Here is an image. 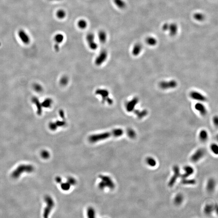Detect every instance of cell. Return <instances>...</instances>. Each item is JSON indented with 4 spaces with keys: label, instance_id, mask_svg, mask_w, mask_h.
<instances>
[{
    "label": "cell",
    "instance_id": "obj_7",
    "mask_svg": "<svg viewBox=\"0 0 218 218\" xmlns=\"http://www.w3.org/2000/svg\"><path fill=\"white\" fill-rule=\"evenodd\" d=\"M178 83L175 80H172L169 81H163L159 83L160 88L164 90L172 89L177 86Z\"/></svg>",
    "mask_w": 218,
    "mask_h": 218
},
{
    "label": "cell",
    "instance_id": "obj_41",
    "mask_svg": "<svg viewBox=\"0 0 218 218\" xmlns=\"http://www.w3.org/2000/svg\"><path fill=\"white\" fill-rule=\"evenodd\" d=\"M213 122H214V125H215L216 126H217V127L218 126V118L217 116H214V118H213Z\"/></svg>",
    "mask_w": 218,
    "mask_h": 218
},
{
    "label": "cell",
    "instance_id": "obj_13",
    "mask_svg": "<svg viewBox=\"0 0 218 218\" xmlns=\"http://www.w3.org/2000/svg\"><path fill=\"white\" fill-rule=\"evenodd\" d=\"M190 96L193 99L200 102H204L207 100V98L206 96L196 91H193L191 92Z\"/></svg>",
    "mask_w": 218,
    "mask_h": 218
},
{
    "label": "cell",
    "instance_id": "obj_20",
    "mask_svg": "<svg viewBox=\"0 0 218 218\" xmlns=\"http://www.w3.org/2000/svg\"><path fill=\"white\" fill-rule=\"evenodd\" d=\"M199 137L201 141L205 142L207 140L208 138V133L205 130H202L199 132Z\"/></svg>",
    "mask_w": 218,
    "mask_h": 218
},
{
    "label": "cell",
    "instance_id": "obj_9",
    "mask_svg": "<svg viewBox=\"0 0 218 218\" xmlns=\"http://www.w3.org/2000/svg\"><path fill=\"white\" fill-rule=\"evenodd\" d=\"M206 153V151L203 148H199L191 156V160L193 162H197L203 158Z\"/></svg>",
    "mask_w": 218,
    "mask_h": 218
},
{
    "label": "cell",
    "instance_id": "obj_6",
    "mask_svg": "<svg viewBox=\"0 0 218 218\" xmlns=\"http://www.w3.org/2000/svg\"><path fill=\"white\" fill-rule=\"evenodd\" d=\"M95 93L96 94L99 95L102 99V102H106L107 103L111 105L113 103V100L109 97V93L106 89H99L96 90Z\"/></svg>",
    "mask_w": 218,
    "mask_h": 218
},
{
    "label": "cell",
    "instance_id": "obj_38",
    "mask_svg": "<svg viewBox=\"0 0 218 218\" xmlns=\"http://www.w3.org/2000/svg\"><path fill=\"white\" fill-rule=\"evenodd\" d=\"M68 82V79L67 77H63L61 79L60 83L62 85H65L67 84Z\"/></svg>",
    "mask_w": 218,
    "mask_h": 218
},
{
    "label": "cell",
    "instance_id": "obj_43",
    "mask_svg": "<svg viewBox=\"0 0 218 218\" xmlns=\"http://www.w3.org/2000/svg\"><path fill=\"white\" fill-rule=\"evenodd\" d=\"M35 89L37 91H41V87H40V86L39 85H36V86H35Z\"/></svg>",
    "mask_w": 218,
    "mask_h": 218
},
{
    "label": "cell",
    "instance_id": "obj_28",
    "mask_svg": "<svg viewBox=\"0 0 218 218\" xmlns=\"http://www.w3.org/2000/svg\"><path fill=\"white\" fill-rule=\"evenodd\" d=\"M77 25L79 28L81 29H85L87 28L88 25V23L87 22L86 20H84V19H81L79 20L77 23Z\"/></svg>",
    "mask_w": 218,
    "mask_h": 218
},
{
    "label": "cell",
    "instance_id": "obj_34",
    "mask_svg": "<svg viewBox=\"0 0 218 218\" xmlns=\"http://www.w3.org/2000/svg\"><path fill=\"white\" fill-rule=\"evenodd\" d=\"M210 150L213 154L217 155L218 153V146L215 144H212L210 146Z\"/></svg>",
    "mask_w": 218,
    "mask_h": 218
},
{
    "label": "cell",
    "instance_id": "obj_32",
    "mask_svg": "<svg viewBox=\"0 0 218 218\" xmlns=\"http://www.w3.org/2000/svg\"><path fill=\"white\" fill-rule=\"evenodd\" d=\"M193 17L194 19L198 21H202L204 19V15L202 13H195Z\"/></svg>",
    "mask_w": 218,
    "mask_h": 218
},
{
    "label": "cell",
    "instance_id": "obj_37",
    "mask_svg": "<svg viewBox=\"0 0 218 218\" xmlns=\"http://www.w3.org/2000/svg\"><path fill=\"white\" fill-rule=\"evenodd\" d=\"M50 154L48 151L47 150H43L41 153V156L44 159H47L49 158L50 157Z\"/></svg>",
    "mask_w": 218,
    "mask_h": 218
},
{
    "label": "cell",
    "instance_id": "obj_25",
    "mask_svg": "<svg viewBox=\"0 0 218 218\" xmlns=\"http://www.w3.org/2000/svg\"><path fill=\"white\" fill-rule=\"evenodd\" d=\"M215 209V206L211 204H207L204 208V212L207 215L211 214Z\"/></svg>",
    "mask_w": 218,
    "mask_h": 218
},
{
    "label": "cell",
    "instance_id": "obj_26",
    "mask_svg": "<svg viewBox=\"0 0 218 218\" xmlns=\"http://www.w3.org/2000/svg\"><path fill=\"white\" fill-rule=\"evenodd\" d=\"M64 36L62 34L58 33L55 35L54 37V40L56 44L59 45L62 43L64 40Z\"/></svg>",
    "mask_w": 218,
    "mask_h": 218
},
{
    "label": "cell",
    "instance_id": "obj_18",
    "mask_svg": "<svg viewBox=\"0 0 218 218\" xmlns=\"http://www.w3.org/2000/svg\"><path fill=\"white\" fill-rule=\"evenodd\" d=\"M98 36L100 43L104 44L106 42L107 39V35L105 31L101 30L99 31Z\"/></svg>",
    "mask_w": 218,
    "mask_h": 218
},
{
    "label": "cell",
    "instance_id": "obj_22",
    "mask_svg": "<svg viewBox=\"0 0 218 218\" xmlns=\"http://www.w3.org/2000/svg\"><path fill=\"white\" fill-rule=\"evenodd\" d=\"M183 200V196L181 193H178L174 197V202L176 205H180L182 203Z\"/></svg>",
    "mask_w": 218,
    "mask_h": 218
},
{
    "label": "cell",
    "instance_id": "obj_40",
    "mask_svg": "<svg viewBox=\"0 0 218 218\" xmlns=\"http://www.w3.org/2000/svg\"><path fill=\"white\" fill-rule=\"evenodd\" d=\"M168 27H169V24L167 23H166L163 24V25L162 26V30L164 31H167L168 30Z\"/></svg>",
    "mask_w": 218,
    "mask_h": 218
},
{
    "label": "cell",
    "instance_id": "obj_15",
    "mask_svg": "<svg viewBox=\"0 0 218 218\" xmlns=\"http://www.w3.org/2000/svg\"><path fill=\"white\" fill-rule=\"evenodd\" d=\"M195 108L202 116H205L207 113V110L205 105L200 103L196 104L195 105Z\"/></svg>",
    "mask_w": 218,
    "mask_h": 218
},
{
    "label": "cell",
    "instance_id": "obj_33",
    "mask_svg": "<svg viewBox=\"0 0 218 218\" xmlns=\"http://www.w3.org/2000/svg\"><path fill=\"white\" fill-rule=\"evenodd\" d=\"M87 213L88 217L89 218H93L95 217V212L94 209L90 207L88 209Z\"/></svg>",
    "mask_w": 218,
    "mask_h": 218
},
{
    "label": "cell",
    "instance_id": "obj_23",
    "mask_svg": "<svg viewBox=\"0 0 218 218\" xmlns=\"http://www.w3.org/2000/svg\"><path fill=\"white\" fill-rule=\"evenodd\" d=\"M134 113L137 115L138 118L142 119L148 115V112L146 109H144L142 110H136L135 111Z\"/></svg>",
    "mask_w": 218,
    "mask_h": 218
},
{
    "label": "cell",
    "instance_id": "obj_29",
    "mask_svg": "<svg viewBox=\"0 0 218 218\" xmlns=\"http://www.w3.org/2000/svg\"><path fill=\"white\" fill-rule=\"evenodd\" d=\"M181 183L185 185H194L196 183V181L194 179H188V178L182 179Z\"/></svg>",
    "mask_w": 218,
    "mask_h": 218
},
{
    "label": "cell",
    "instance_id": "obj_44",
    "mask_svg": "<svg viewBox=\"0 0 218 218\" xmlns=\"http://www.w3.org/2000/svg\"></svg>",
    "mask_w": 218,
    "mask_h": 218
},
{
    "label": "cell",
    "instance_id": "obj_10",
    "mask_svg": "<svg viewBox=\"0 0 218 218\" xmlns=\"http://www.w3.org/2000/svg\"><path fill=\"white\" fill-rule=\"evenodd\" d=\"M86 40L88 43L89 48L93 50L97 49L98 45L95 41V37L94 34L92 33H89L87 35Z\"/></svg>",
    "mask_w": 218,
    "mask_h": 218
},
{
    "label": "cell",
    "instance_id": "obj_24",
    "mask_svg": "<svg viewBox=\"0 0 218 218\" xmlns=\"http://www.w3.org/2000/svg\"><path fill=\"white\" fill-rule=\"evenodd\" d=\"M115 5L121 10L124 9L126 7V3L124 0H113Z\"/></svg>",
    "mask_w": 218,
    "mask_h": 218
},
{
    "label": "cell",
    "instance_id": "obj_17",
    "mask_svg": "<svg viewBox=\"0 0 218 218\" xmlns=\"http://www.w3.org/2000/svg\"><path fill=\"white\" fill-rule=\"evenodd\" d=\"M142 46L141 44L139 43H137L134 45L133 46V49H132V54L133 55L135 56H138L141 53L142 49Z\"/></svg>",
    "mask_w": 218,
    "mask_h": 218
},
{
    "label": "cell",
    "instance_id": "obj_31",
    "mask_svg": "<svg viewBox=\"0 0 218 218\" xmlns=\"http://www.w3.org/2000/svg\"><path fill=\"white\" fill-rule=\"evenodd\" d=\"M127 134L128 137L132 139L135 138L137 136V134L136 132L132 129H129L127 130Z\"/></svg>",
    "mask_w": 218,
    "mask_h": 218
},
{
    "label": "cell",
    "instance_id": "obj_1",
    "mask_svg": "<svg viewBox=\"0 0 218 218\" xmlns=\"http://www.w3.org/2000/svg\"><path fill=\"white\" fill-rule=\"evenodd\" d=\"M124 131L121 129H114L110 131L106 132L103 133L93 134L89 136V141L92 143L97 142L98 141L106 139L112 137H119L122 136Z\"/></svg>",
    "mask_w": 218,
    "mask_h": 218
},
{
    "label": "cell",
    "instance_id": "obj_11",
    "mask_svg": "<svg viewBox=\"0 0 218 218\" xmlns=\"http://www.w3.org/2000/svg\"><path fill=\"white\" fill-rule=\"evenodd\" d=\"M108 55L107 51L105 50H103L95 59V64L97 65H101L106 60Z\"/></svg>",
    "mask_w": 218,
    "mask_h": 218
},
{
    "label": "cell",
    "instance_id": "obj_30",
    "mask_svg": "<svg viewBox=\"0 0 218 218\" xmlns=\"http://www.w3.org/2000/svg\"><path fill=\"white\" fill-rule=\"evenodd\" d=\"M147 43L148 45L153 46L156 45L157 43V40L156 39L153 37H149L146 39V40Z\"/></svg>",
    "mask_w": 218,
    "mask_h": 218
},
{
    "label": "cell",
    "instance_id": "obj_14",
    "mask_svg": "<svg viewBox=\"0 0 218 218\" xmlns=\"http://www.w3.org/2000/svg\"><path fill=\"white\" fill-rule=\"evenodd\" d=\"M184 173L181 175L180 177L181 178H188L190 176L194 173V169L192 166H186L184 168Z\"/></svg>",
    "mask_w": 218,
    "mask_h": 218
},
{
    "label": "cell",
    "instance_id": "obj_8",
    "mask_svg": "<svg viewBox=\"0 0 218 218\" xmlns=\"http://www.w3.org/2000/svg\"><path fill=\"white\" fill-rule=\"evenodd\" d=\"M17 35L19 39L23 44L27 45L30 43V36L24 30L21 29L19 30Z\"/></svg>",
    "mask_w": 218,
    "mask_h": 218
},
{
    "label": "cell",
    "instance_id": "obj_4",
    "mask_svg": "<svg viewBox=\"0 0 218 218\" xmlns=\"http://www.w3.org/2000/svg\"><path fill=\"white\" fill-rule=\"evenodd\" d=\"M45 200L47 203V206L44 210L43 217L45 218H47L54 206V202L53 198L49 196H46L45 198Z\"/></svg>",
    "mask_w": 218,
    "mask_h": 218
},
{
    "label": "cell",
    "instance_id": "obj_39",
    "mask_svg": "<svg viewBox=\"0 0 218 218\" xmlns=\"http://www.w3.org/2000/svg\"><path fill=\"white\" fill-rule=\"evenodd\" d=\"M68 182L71 185H74L76 184V180L74 178L72 177H69L68 178Z\"/></svg>",
    "mask_w": 218,
    "mask_h": 218
},
{
    "label": "cell",
    "instance_id": "obj_35",
    "mask_svg": "<svg viewBox=\"0 0 218 218\" xmlns=\"http://www.w3.org/2000/svg\"><path fill=\"white\" fill-rule=\"evenodd\" d=\"M71 185L67 182L65 183H62L61 184V188L64 191H68L70 188Z\"/></svg>",
    "mask_w": 218,
    "mask_h": 218
},
{
    "label": "cell",
    "instance_id": "obj_42",
    "mask_svg": "<svg viewBox=\"0 0 218 218\" xmlns=\"http://www.w3.org/2000/svg\"><path fill=\"white\" fill-rule=\"evenodd\" d=\"M55 181H56V182L57 183H61V181H62V179H61V178L59 177H56V178H55Z\"/></svg>",
    "mask_w": 218,
    "mask_h": 218
},
{
    "label": "cell",
    "instance_id": "obj_36",
    "mask_svg": "<svg viewBox=\"0 0 218 218\" xmlns=\"http://www.w3.org/2000/svg\"><path fill=\"white\" fill-rule=\"evenodd\" d=\"M52 103H53V101H52V100L50 99H47L43 102V105H44V106L45 107L49 108V107H51V105H52Z\"/></svg>",
    "mask_w": 218,
    "mask_h": 218
},
{
    "label": "cell",
    "instance_id": "obj_3",
    "mask_svg": "<svg viewBox=\"0 0 218 218\" xmlns=\"http://www.w3.org/2000/svg\"><path fill=\"white\" fill-rule=\"evenodd\" d=\"M99 177L101 179V181L99 184V187L100 189H104L105 188H108L110 189L114 188V183L109 177L101 175Z\"/></svg>",
    "mask_w": 218,
    "mask_h": 218
},
{
    "label": "cell",
    "instance_id": "obj_16",
    "mask_svg": "<svg viewBox=\"0 0 218 218\" xmlns=\"http://www.w3.org/2000/svg\"><path fill=\"white\" fill-rule=\"evenodd\" d=\"M216 186L215 180L213 178L209 179L206 184V189L209 192H212L214 190Z\"/></svg>",
    "mask_w": 218,
    "mask_h": 218
},
{
    "label": "cell",
    "instance_id": "obj_19",
    "mask_svg": "<svg viewBox=\"0 0 218 218\" xmlns=\"http://www.w3.org/2000/svg\"><path fill=\"white\" fill-rule=\"evenodd\" d=\"M169 31L170 35L173 36L177 33L178 31V27L175 24H169V27L168 30Z\"/></svg>",
    "mask_w": 218,
    "mask_h": 218
},
{
    "label": "cell",
    "instance_id": "obj_12",
    "mask_svg": "<svg viewBox=\"0 0 218 218\" xmlns=\"http://www.w3.org/2000/svg\"><path fill=\"white\" fill-rule=\"evenodd\" d=\"M139 100L137 97H134L130 101H128L126 105V108L128 112H132L134 110L136 105L138 103Z\"/></svg>",
    "mask_w": 218,
    "mask_h": 218
},
{
    "label": "cell",
    "instance_id": "obj_21",
    "mask_svg": "<svg viewBox=\"0 0 218 218\" xmlns=\"http://www.w3.org/2000/svg\"><path fill=\"white\" fill-rule=\"evenodd\" d=\"M147 164L151 167H154L157 165V162L156 159L153 157H148L145 159Z\"/></svg>",
    "mask_w": 218,
    "mask_h": 218
},
{
    "label": "cell",
    "instance_id": "obj_5",
    "mask_svg": "<svg viewBox=\"0 0 218 218\" xmlns=\"http://www.w3.org/2000/svg\"><path fill=\"white\" fill-rule=\"evenodd\" d=\"M173 171L174 172L173 175L171 177L170 180L168 183V186L171 188L175 184L177 179L181 176L180 169L178 166L174 165L173 166Z\"/></svg>",
    "mask_w": 218,
    "mask_h": 218
},
{
    "label": "cell",
    "instance_id": "obj_2",
    "mask_svg": "<svg viewBox=\"0 0 218 218\" xmlns=\"http://www.w3.org/2000/svg\"><path fill=\"white\" fill-rule=\"evenodd\" d=\"M34 170V167L29 164H21L18 166L12 172L11 176L14 178H17L20 177L23 173H32Z\"/></svg>",
    "mask_w": 218,
    "mask_h": 218
},
{
    "label": "cell",
    "instance_id": "obj_27",
    "mask_svg": "<svg viewBox=\"0 0 218 218\" xmlns=\"http://www.w3.org/2000/svg\"><path fill=\"white\" fill-rule=\"evenodd\" d=\"M56 15L58 19L63 20L66 16V13L64 10L60 9L57 10L56 12Z\"/></svg>",
    "mask_w": 218,
    "mask_h": 218
}]
</instances>
